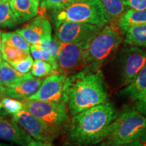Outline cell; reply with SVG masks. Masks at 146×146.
<instances>
[{
	"instance_id": "obj_10",
	"label": "cell",
	"mask_w": 146,
	"mask_h": 146,
	"mask_svg": "<svg viewBox=\"0 0 146 146\" xmlns=\"http://www.w3.org/2000/svg\"><path fill=\"white\" fill-rule=\"evenodd\" d=\"M66 76L59 72L51 74L43 80L35 94L27 99L60 103L64 102V84Z\"/></svg>"
},
{
	"instance_id": "obj_30",
	"label": "cell",
	"mask_w": 146,
	"mask_h": 146,
	"mask_svg": "<svg viewBox=\"0 0 146 146\" xmlns=\"http://www.w3.org/2000/svg\"><path fill=\"white\" fill-rule=\"evenodd\" d=\"M128 9L142 10L146 9V0H121Z\"/></svg>"
},
{
	"instance_id": "obj_2",
	"label": "cell",
	"mask_w": 146,
	"mask_h": 146,
	"mask_svg": "<svg viewBox=\"0 0 146 146\" xmlns=\"http://www.w3.org/2000/svg\"><path fill=\"white\" fill-rule=\"evenodd\" d=\"M117 115L110 102L85 110L72 116L69 138L78 146L97 145L106 138L110 125Z\"/></svg>"
},
{
	"instance_id": "obj_19",
	"label": "cell",
	"mask_w": 146,
	"mask_h": 146,
	"mask_svg": "<svg viewBox=\"0 0 146 146\" xmlns=\"http://www.w3.org/2000/svg\"><path fill=\"white\" fill-rule=\"evenodd\" d=\"M125 33L126 44L146 48V23L129 27Z\"/></svg>"
},
{
	"instance_id": "obj_13",
	"label": "cell",
	"mask_w": 146,
	"mask_h": 146,
	"mask_svg": "<svg viewBox=\"0 0 146 146\" xmlns=\"http://www.w3.org/2000/svg\"><path fill=\"white\" fill-rule=\"evenodd\" d=\"M43 80L31 77L8 85H0V97L5 96L18 100H25L33 96L41 86Z\"/></svg>"
},
{
	"instance_id": "obj_32",
	"label": "cell",
	"mask_w": 146,
	"mask_h": 146,
	"mask_svg": "<svg viewBox=\"0 0 146 146\" xmlns=\"http://www.w3.org/2000/svg\"><path fill=\"white\" fill-rule=\"evenodd\" d=\"M125 146H146V132L132 143Z\"/></svg>"
},
{
	"instance_id": "obj_34",
	"label": "cell",
	"mask_w": 146,
	"mask_h": 146,
	"mask_svg": "<svg viewBox=\"0 0 146 146\" xmlns=\"http://www.w3.org/2000/svg\"><path fill=\"white\" fill-rule=\"evenodd\" d=\"M1 45H2V41H1V32L0 31V63H1L2 58H1Z\"/></svg>"
},
{
	"instance_id": "obj_28",
	"label": "cell",
	"mask_w": 146,
	"mask_h": 146,
	"mask_svg": "<svg viewBox=\"0 0 146 146\" xmlns=\"http://www.w3.org/2000/svg\"><path fill=\"white\" fill-rule=\"evenodd\" d=\"M1 106L3 108L5 111L11 114H16L25 107L22 102L8 97L3 98L1 101Z\"/></svg>"
},
{
	"instance_id": "obj_6",
	"label": "cell",
	"mask_w": 146,
	"mask_h": 146,
	"mask_svg": "<svg viewBox=\"0 0 146 146\" xmlns=\"http://www.w3.org/2000/svg\"><path fill=\"white\" fill-rule=\"evenodd\" d=\"M24 106L54 135L69 122L64 102L55 103L40 100H22Z\"/></svg>"
},
{
	"instance_id": "obj_36",
	"label": "cell",
	"mask_w": 146,
	"mask_h": 146,
	"mask_svg": "<svg viewBox=\"0 0 146 146\" xmlns=\"http://www.w3.org/2000/svg\"><path fill=\"white\" fill-rule=\"evenodd\" d=\"M96 146H119V145H114V144L110 143H108V142H106V143H102V144H100V145H98Z\"/></svg>"
},
{
	"instance_id": "obj_7",
	"label": "cell",
	"mask_w": 146,
	"mask_h": 146,
	"mask_svg": "<svg viewBox=\"0 0 146 146\" xmlns=\"http://www.w3.org/2000/svg\"><path fill=\"white\" fill-rule=\"evenodd\" d=\"M56 36L63 43H79L87 47L91 39L99 33L102 27L73 21L54 22Z\"/></svg>"
},
{
	"instance_id": "obj_17",
	"label": "cell",
	"mask_w": 146,
	"mask_h": 146,
	"mask_svg": "<svg viewBox=\"0 0 146 146\" xmlns=\"http://www.w3.org/2000/svg\"><path fill=\"white\" fill-rule=\"evenodd\" d=\"M146 23V9L142 10L128 9L122 14L117 21L120 31L125 33L127 29L133 26Z\"/></svg>"
},
{
	"instance_id": "obj_4",
	"label": "cell",
	"mask_w": 146,
	"mask_h": 146,
	"mask_svg": "<svg viewBox=\"0 0 146 146\" xmlns=\"http://www.w3.org/2000/svg\"><path fill=\"white\" fill-rule=\"evenodd\" d=\"M146 132V116L135 108L124 109L110 125L107 142L125 146L132 143Z\"/></svg>"
},
{
	"instance_id": "obj_15",
	"label": "cell",
	"mask_w": 146,
	"mask_h": 146,
	"mask_svg": "<svg viewBox=\"0 0 146 146\" xmlns=\"http://www.w3.org/2000/svg\"><path fill=\"white\" fill-rule=\"evenodd\" d=\"M9 3L19 24L31 20L39 12L37 0H10Z\"/></svg>"
},
{
	"instance_id": "obj_26",
	"label": "cell",
	"mask_w": 146,
	"mask_h": 146,
	"mask_svg": "<svg viewBox=\"0 0 146 146\" xmlns=\"http://www.w3.org/2000/svg\"><path fill=\"white\" fill-rule=\"evenodd\" d=\"M60 44H61V41L58 39L57 36H54V37H52V39L45 40V41L40 42L38 44L34 45L48 52L51 54V56L56 60Z\"/></svg>"
},
{
	"instance_id": "obj_24",
	"label": "cell",
	"mask_w": 146,
	"mask_h": 146,
	"mask_svg": "<svg viewBox=\"0 0 146 146\" xmlns=\"http://www.w3.org/2000/svg\"><path fill=\"white\" fill-rule=\"evenodd\" d=\"M31 74L34 77L41 78L56 73L50 63L40 60H35L31 68Z\"/></svg>"
},
{
	"instance_id": "obj_27",
	"label": "cell",
	"mask_w": 146,
	"mask_h": 146,
	"mask_svg": "<svg viewBox=\"0 0 146 146\" xmlns=\"http://www.w3.org/2000/svg\"><path fill=\"white\" fill-rule=\"evenodd\" d=\"M78 1L79 0H41L40 7L42 10H58L66 8Z\"/></svg>"
},
{
	"instance_id": "obj_3",
	"label": "cell",
	"mask_w": 146,
	"mask_h": 146,
	"mask_svg": "<svg viewBox=\"0 0 146 146\" xmlns=\"http://www.w3.org/2000/svg\"><path fill=\"white\" fill-rule=\"evenodd\" d=\"M123 41L119 31L113 25H105L84 49L83 59L85 67L94 70L100 67L117 50Z\"/></svg>"
},
{
	"instance_id": "obj_1",
	"label": "cell",
	"mask_w": 146,
	"mask_h": 146,
	"mask_svg": "<svg viewBox=\"0 0 146 146\" xmlns=\"http://www.w3.org/2000/svg\"><path fill=\"white\" fill-rule=\"evenodd\" d=\"M64 102L71 116L108 102V95L101 71L85 67L66 76Z\"/></svg>"
},
{
	"instance_id": "obj_18",
	"label": "cell",
	"mask_w": 146,
	"mask_h": 146,
	"mask_svg": "<svg viewBox=\"0 0 146 146\" xmlns=\"http://www.w3.org/2000/svg\"><path fill=\"white\" fill-rule=\"evenodd\" d=\"M33 76L31 73L19 72L6 61L2 60L0 63V85H11Z\"/></svg>"
},
{
	"instance_id": "obj_22",
	"label": "cell",
	"mask_w": 146,
	"mask_h": 146,
	"mask_svg": "<svg viewBox=\"0 0 146 146\" xmlns=\"http://www.w3.org/2000/svg\"><path fill=\"white\" fill-rule=\"evenodd\" d=\"M18 24V20L11 9L9 1L0 0V27L14 28Z\"/></svg>"
},
{
	"instance_id": "obj_20",
	"label": "cell",
	"mask_w": 146,
	"mask_h": 146,
	"mask_svg": "<svg viewBox=\"0 0 146 146\" xmlns=\"http://www.w3.org/2000/svg\"><path fill=\"white\" fill-rule=\"evenodd\" d=\"M110 23L117 22L125 10L121 0H100Z\"/></svg>"
},
{
	"instance_id": "obj_29",
	"label": "cell",
	"mask_w": 146,
	"mask_h": 146,
	"mask_svg": "<svg viewBox=\"0 0 146 146\" xmlns=\"http://www.w3.org/2000/svg\"><path fill=\"white\" fill-rule=\"evenodd\" d=\"M33 60L31 56H29L28 58L22 60L21 61H18L17 62L10 64L19 72L23 74H26L29 72V71L31 70V68L33 64Z\"/></svg>"
},
{
	"instance_id": "obj_14",
	"label": "cell",
	"mask_w": 146,
	"mask_h": 146,
	"mask_svg": "<svg viewBox=\"0 0 146 146\" xmlns=\"http://www.w3.org/2000/svg\"><path fill=\"white\" fill-rule=\"evenodd\" d=\"M0 140L27 146L33 138L14 120L0 116Z\"/></svg>"
},
{
	"instance_id": "obj_8",
	"label": "cell",
	"mask_w": 146,
	"mask_h": 146,
	"mask_svg": "<svg viewBox=\"0 0 146 146\" xmlns=\"http://www.w3.org/2000/svg\"><path fill=\"white\" fill-rule=\"evenodd\" d=\"M120 54L121 81L123 85L127 86L134 81L145 64L146 50L141 47L127 45L123 47Z\"/></svg>"
},
{
	"instance_id": "obj_37",
	"label": "cell",
	"mask_w": 146,
	"mask_h": 146,
	"mask_svg": "<svg viewBox=\"0 0 146 146\" xmlns=\"http://www.w3.org/2000/svg\"><path fill=\"white\" fill-rule=\"evenodd\" d=\"M43 146H52L51 145L50 143H44V145Z\"/></svg>"
},
{
	"instance_id": "obj_5",
	"label": "cell",
	"mask_w": 146,
	"mask_h": 146,
	"mask_svg": "<svg viewBox=\"0 0 146 146\" xmlns=\"http://www.w3.org/2000/svg\"><path fill=\"white\" fill-rule=\"evenodd\" d=\"M54 22L73 21L104 27L109 23L100 0H79L66 8L52 11Z\"/></svg>"
},
{
	"instance_id": "obj_11",
	"label": "cell",
	"mask_w": 146,
	"mask_h": 146,
	"mask_svg": "<svg viewBox=\"0 0 146 146\" xmlns=\"http://www.w3.org/2000/svg\"><path fill=\"white\" fill-rule=\"evenodd\" d=\"M12 118L35 140L43 141V143H50L56 137L25 107L16 114H13Z\"/></svg>"
},
{
	"instance_id": "obj_33",
	"label": "cell",
	"mask_w": 146,
	"mask_h": 146,
	"mask_svg": "<svg viewBox=\"0 0 146 146\" xmlns=\"http://www.w3.org/2000/svg\"><path fill=\"white\" fill-rule=\"evenodd\" d=\"M44 143L43 141H37V140L33 139L27 146H43Z\"/></svg>"
},
{
	"instance_id": "obj_25",
	"label": "cell",
	"mask_w": 146,
	"mask_h": 146,
	"mask_svg": "<svg viewBox=\"0 0 146 146\" xmlns=\"http://www.w3.org/2000/svg\"><path fill=\"white\" fill-rule=\"evenodd\" d=\"M30 52L31 54L32 57L35 60H40L47 62L50 63L52 66V67L54 68L56 72L58 71L57 61H56V60L54 58H53L51 56V54L48 52L44 50H42V49H40L34 45H31Z\"/></svg>"
},
{
	"instance_id": "obj_35",
	"label": "cell",
	"mask_w": 146,
	"mask_h": 146,
	"mask_svg": "<svg viewBox=\"0 0 146 146\" xmlns=\"http://www.w3.org/2000/svg\"><path fill=\"white\" fill-rule=\"evenodd\" d=\"M0 146H21L16 145V144H12V143H3V142H0Z\"/></svg>"
},
{
	"instance_id": "obj_12",
	"label": "cell",
	"mask_w": 146,
	"mask_h": 146,
	"mask_svg": "<svg viewBox=\"0 0 146 146\" xmlns=\"http://www.w3.org/2000/svg\"><path fill=\"white\" fill-rule=\"evenodd\" d=\"M30 45H36L45 40L52 39L50 22L43 16L34 18L23 28L16 30Z\"/></svg>"
},
{
	"instance_id": "obj_16",
	"label": "cell",
	"mask_w": 146,
	"mask_h": 146,
	"mask_svg": "<svg viewBox=\"0 0 146 146\" xmlns=\"http://www.w3.org/2000/svg\"><path fill=\"white\" fill-rule=\"evenodd\" d=\"M120 94L130 98L131 100H138L146 94V63L132 83L120 91Z\"/></svg>"
},
{
	"instance_id": "obj_38",
	"label": "cell",
	"mask_w": 146,
	"mask_h": 146,
	"mask_svg": "<svg viewBox=\"0 0 146 146\" xmlns=\"http://www.w3.org/2000/svg\"><path fill=\"white\" fill-rule=\"evenodd\" d=\"M1 107H2V106H1V102H0V110H1Z\"/></svg>"
},
{
	"instance_id": "obj_23",
	"label": "cell",
	"mask_w": 146,
	"mask_h": 146,
	"mask_svg": "<svg viewBox=\"0 0 146 146\" xmlns=\"http://www.w3.org/2000/svg\"><path fill=\"white\" fill-rule=\"evenodd\" d=\"M1 41L2 43L30 52L31 45L18 33H1Z\"/></svg>"
},
{
	"instance_id": "obj_31",
	"label": "cell",
	"mask_w": 146,
	"mask_h": 146,
	"mask_svg": "<svg viewBox=\"0 0 146 146\" xmlns=\"http://www.w3.org/2000/svg\"><path fill=\"white\" fill-rule=\"evenodd\" d=\"M135 108L141 114L146 116V94L135 100Z\"/></svg>"
},
{
	"instance_id": "obj_9",
	"label": "cell",
	"mask_w": 146,
	"mask_h": 146,
	"mask_svg": "<svg viewBox=\"0 0 146 146\" xmlns=\"http://www.w3.org/2000/svg\"><path fill=\"white\" fill-rule=\"evenodd\" d=\"M84 49L85 47L79 43L61 42L56 59L58 72L68 76L85 68Z\"/></svg>"
},
{
	"instance_id": "obj_21",
	"label": "cell",
	"mask_w": 146,
	"mask_h": 146,
	"mask_svg": "<svg viewBox=\"0 0 146 146\" xmlns=\"http://www.w3.org/2000/svg\"><path fill=\"white\" fill-rule=\"evenodd\" d=\"M30 56V52L11 46L5 43L1 45V58L9 64L21 61Z\"/></svg>"
},
{
	"instance_id": "obj_39",
	"label": "cell",
	"mask_w": 146,
	"mask_h": 146,
	"mask_svg": "<svg viewBox=\"0 0 146 146\" xmlns=\"http://www.w3.org/2000/svg\"><path fill=\"white\" fill-rule=\"evenodd\" d=\"M2 1H10V0H2Z\"/></svg>"
}]
</instances>
